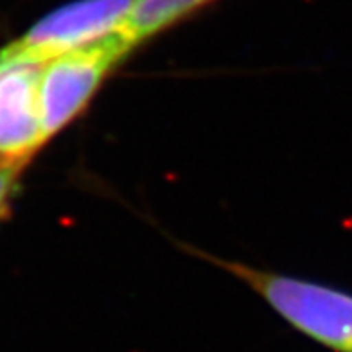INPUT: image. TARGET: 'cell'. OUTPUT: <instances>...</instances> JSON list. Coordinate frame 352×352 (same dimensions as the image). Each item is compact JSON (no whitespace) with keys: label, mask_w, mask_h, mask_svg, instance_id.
I'll list each match as a JSON object with an SVG mask.
<instances>
[{"label":"cell","mask_w":352,"mask_h":352,"mask_svg":"<svg viewBox=\"0 0 352 352\" xmlns=\"http://www.w3.org/2000/svg\"><path fill=\"white\" fill-rule=\"evenodd\" d=\"M216 0H135L122 34L135 49Z\"/></svg>","instance_id":"5"},{"label":"cell","mask_w":352,"mask_h":352,"mask_svg":"<svg viewBox=\"0 0 352 352\" xmlns=\"http://www.w3.org/2000/svg\"><path fill=\"white\" fill-rule=\"evenodd\" d=\"M42 65L0 70V160L28 164L47 142L40 102Z\"/></svg>","instance_id":"4"},{"label":"cell","mask_w":352,"mask_h":352,"mask_svg":"<svg viewBox=\"0 0 352 352\" xmlns=\"http://www.w3.org/2000/svg\"><path fill=\"white\" fill-rule=\"evenodd\" d=\"M252 287L284 322L334 352H352V293L190 250Z\"/></svg>","instance_id":"1"},{"label":"cell","mask_w":352,"mask_h":352,"mask_svg":"<svg viewBox=\"0 0 352 352\" xmlns=\"http://www.w3.org/2000/svg\"><path fill=\"white\" fill-rule=\"evenodd\" d=\"M133 51L135 45L121 31L42 65L40 102L45 140L74 121L111 70Z\"/></svg>","instance_id":"3"},{"label":"cell","mask_w":352,"mask_h":352,"mask_svg":"<svg viewBox=\"0 0 352 352\" xmlns=\"http://www.w3.org/2000/svg\"><path fill=\"white\" fill-rule=\"evenodd\" d=\"M133 4L135 0H74L60 6L0 49V70L45 65L67 52L121 33Z\"/></svg>","instance_id":"2"},{"label":"cell","mask_w":352,"mask_h":352,"mask_svg":"<svg viewBox=\"0 0 352 352\" xmlns=\"http://www.w3.org/2000/svg\"><path fill=\"white\" fill-rule=\"evenodd\" d=\"M23 166L25 164L0 160V218L6 214V209H8L11 198H13L14 190L19 187Z\"/></svg>","instance_id":"6"}]
</instances>
